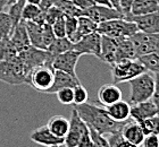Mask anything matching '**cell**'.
Instances as JSON below:
<instances>
[{
  "mask_svg": "<svg viewBox=\"0 0 159 147\" xmlns=\"http://www.w3.org/2000/svg\"><path fill=\"white\" fill-rule=\"evenodd\" d=\"M138 31L139 29L136 27L135 23L125 19V18L107 20V22L98 24V28H97V32L100 35H106L109 37H114V39L131 37Z\"/></svg>",
  "mask_w": 159,
  "mask_h": 147,
  "instance_id": "obj_5",
  "label": "cell"
},
{
  "mask_svg": "<svg viewBox=\"0 0 159 147\" xmlns=\"http://www.w3.org/2000/svg\"><path fill=\"white\" fill-rule=\"evenodd\" d=\"M30 70L25 67L20 57L11 60L0 62V80L9 85H23L26 84V78Z\"/></svg>",
  "mask_w": 159,
  "mask_h": 147,
  "instance_id": "obj_3",
  "label": "cell"
},
{
  "mask_svg": "<svg viewBox=\"0 0 159 147\" xmlns=\"http://www.w3.org/2000/svg\"><path fill=\"white\" fill-rule=\"evenodd\" d=\"M125 19L135 23L140 32L151 33V34L159 33V10L144 16H129Z\"/></svg>",
  "mask_w": 159,
  "mask_h": 147,
  "instance_id": "obj_13",
  "label": "cell"
},
{
  "mask_svg": "<svg viewBox=\"0 0 159 147\" xmlns=\"http://www.w3.org/2000/svg\"><path fill=\"white\" fill-rule=\"evenodd\" d=\"M83 15L91 18L97 24L103 23L110 19H116V18H124L123 14L119 13L118 10L113 7L103 6V5H93L92 7L84 10Z\"/></svg>",
  "mask_w": 159,
  "mask_h": 147,
  "instance_id": "obj_12",
  "label": "cell"
},
{
  "mask_svg": "<svg viewBox=\"0 0 159 147\" xmlns=\"http://www.w3.org/2000/svg\"><path fill=\"white\" fill-rule=\"evenodd\" d=\"M9 5V0H0V11L3 10L5 7H7Z\"/></svg>",
  "mask_w": 159,
  "mask_h": 147,
  "instance_id": "obj_48",
  "label": "cell"
},
{
  "mask_svg": "<svg viewBox=\"0 0 159 147\" xmlns=\"http://www.w3.org/2000/svg\"><path fill=\"white\" fill-rule=\"evenodd\" d=\"M42 13V9L39 5H32V3H25L22 13V20H35Z\"/></svg>",
  "mask_w": 159,
  "mask_h": 147,
  "instance_id": "obj_35",
  "label": "cell"
},
{
  "mask_svg": "<svg viewBox=\"0 0 159 147\" xmlns=\"http://www.w3.org/2000/svg\"><path fill=\"white\" fill-rule=\"evenodd\" d=\"M135 49L136 59L139 57L146 56L148 53L159 52V33H143L138 32L131 37Z\"/></svg>",
  "mask_w": 159,
  "mask_h": 147,
  "instance_id": "obj_7",
  "label": "cell"
},
{
  "mask_svg": "<svg viewBox=\"0 0 159 147\" xmlns=\"http://www.w3.org/2000/svg\"><path fill=\"white\" fill-rule=\"evenodd\" d=\"M97 28H98V24L94 23L91 18H89L85 15H82V16L77 17V28L75 34L73 35V39H72V42L75 43L77 42L80 39H82L83 36L88 35L90 33L97 32Z\"/></svg>",
  "mask_w": 159,
  "mask_h": 147,
  "instance_id": "obj_23",
  "label": "cell"
},
{
  "mask_svg": "<svg viewBox=\"0 0 159 147\" xmlns=\"http://www.w3.org/2000/svg\"><path fill=\"white\" fill-rule=\"evenodd\" d=\"M65 27H66V36L72 41L77 28V17L65 15Z\"/></svg>",
  "mask_w": 159,
  "mask_h": 147,
  "instance_id": "obj_40",
  "label": "cell"
},
{
  "mask_svg": "<svg viewBox=\"0 0 159 147\" xmlns=\"http://www.w3.org/2000/svg\"><path fill=\"white\" fill-rule=\"evenodd\" d=\"M52 6L57 7L64 15L67 16L80 17L83 15V10L75 6L72 0H52Z\"/></svg>",
  "mask_w": 159,
  "mask_h": 147,
  "instance_id": "obj_28",
  "label": "cell"
},
{
  "mask_svg": "<svg viewBox=\"0 0 159 147\" xmlns=\"http://www.w3.org/2000/svg\"><path fill=\"white\" fill-rule=\"evenodd\" d=\"M81 84L80 79L72 77L70 75L66 74L60 70L55 69V77H53V83L51 87L46 92V94H56L57 92L65 87H75L76 85Z\"/></svg>",
  "mask_w": 159,
  "mask_h": 147,
  "instance_id": "obj_18",
  "label": "cell"
},
{
  "mask_svg": "<svg viewBox=\"0 0 159 147\" xmlns=\"http://www.w3.org/2000/svg\"><path fill=\"white\" fill-rule=\"evenodd\" d=\"M156 1H157V2H158V5H159V0H156Z\"/></svg>",
  "mask_w": 159,
  "mask_h": 147,
  "instance_id": "obj_51",
  "label": "cell"
},
{
  "mask_svg": "<svg viewBox=\"0 0 159 147\" xmlns=\"http://www.w3.org/2000/svg\"><path fill=\"white\" fill-rule=\"evenodd\" d=\"M105 109L109 117L115 121L123 122L131 118V104L123 100L114 103V104L108 105V106H105Z\"/></svg>",
  "mask_w": 159,
  "mask_h": 147,
  "instance_id": "obj_20",
  "label": "cell"
},
{
  "mask_svg": "<svg viewBox=\"0 0 159 147\" xmlns=\"http://www.w3.org/2000/svg\"><path fill=\"white\" fill-rule=\"evenodd\" d=\"M127 83H129L131 86L129 104L141 103L152 97L155 89V77L148 71L136 76L135 78L131 79Z\"/></svg>",
  "mask_w": 159,
  "mask_h": 147,
  "instance_id": "obj_4",
  "label": "cell"
},
{
  "mask_svg": "<svg viewBox=\"0 0 159 147\" xmlns=\"http://www.w3.org/2000/svg\"><path fill=\"white\" fill-rule=\"evenodd\" d=\"M9 39H10V41L13 42V44L15 45V48L17 49L18 52L23 51V50H25L26 48H29V46L31 45L30 39H29V35H27V31H26V27H25L24 20H20V23L14 27Z\"/></svg>",
  "mask_w": 159,
  "mask_h": 147,
  "instance_id": "obj_19",
  "label": "cell"
},
{
  "mask_svg": "<svg viewBox=\"0 0 159 147\" xmlns=\"http://www.w3.org/2000/svg\"><path fill=\"white\" fill-rule=\"evenodd\" d=\"M158 10L159 5L156 0H134L129 16H144L148 14L156 13Z\"/></svg>",
  "mask_w": 159,
  "mask_h": 147,
  "instance_id": "obj_22",
  "label": "cell"
},
{
  "mask_svg": "<svg viewBox=\"0 0 159 147\" xmlns=\"http://www.w3.org/2000/svg\"><path fill=\"white\" fill-rule=\"evenodd\" d=\"M134 0H118L119 2V9H120V13L123 14L124 18L129 15V11H131V6Z\"/></svg>",
  "mask_w": 159,
  "mask_h": 147,
  "instance_id": "obj_44",
  "label": "cell"
},
{
  "mask_svg": "<svg viewBox=\"0 0 159 147\" xmlns=\"http://www.w3.org/2000/svg\"><path fill=\"white\" fill-rule=\"evenodd\" d=\"M148 71L144 66L138 59H124L110 65V74L113 78V84L129 82L136 76Z\"/></svg>",
  "mask_w": 159,
  "mask_h": 147,
  "instance_id": "obj_2",
  "label": "cell"
},
{
  "mask_svg": "<svg viewBox=\"0 0 159 147\" xmlns=\"http://www.w3.org/2000/svg\"><path fill=\"white\" fill-rule=\"evenodd\" d=\"M73 109L90 129L97 131L102 136L122 131L126 122V121L123 122L115 121L107 113L106 109L102 106H98L94 103L85 102L83 104L74 105Z\"/></svg>",
  "mask_w": 159,
  "mask_h": 147,
  "instance_id": "obj_1",
  "label": "cell"
},
{
  "mask_svg": "<svg viewBox=\"0 0 159 147\" xmlns=\"http://www.w3.org/2000/svg\"><path fill=\"white\" fill-rule=\"evenodd\" d=\"M117 39L109 37L106 35H101V52H100L99 60L109 65L115 63L116 57Z\"/></svg>",
  "mask_w": 159,
  "mask_h": 147,
  "instance_id": "obj_21",
  "label": "cell"
},
{
  "mask_svg": "<svg viewBox=\"0 0 159 147\" xmlns=\"http://www.w3.org/2000/svg\"><path fill=\"white\" fill-rule=\"evenodd\" d=\"M122 135L126 141H129L131 144L135 145V146H141L143 139H144V136H146L143 134L140 124L135 120H133L132 118L126 120L125 124L122 129Z\"/></svg>",
  "mask_w": 159,
  "mask_h": 147,
  "instance_id": "obj_16",
  "label": "cell"
},
{
  "mask_svg": "<svg viewBox=\"0 0 159 147\" xmlns=\"http://www.w3.org/2000/svg\"><path fill=\"white\" fill-rule=\"evenodd\" d=\"M56 37H65L66 36V27H65V15H60L55 23L51 25Z\"/></svg>",
  "mask_w": 159,
  "mask_h": 147,
  "instance_id": "obj_39",
  "label": "cell"
},
{
  "mask_svg": "<svg viewBox=\"0 0 159 147\" xmlns=\"http://www.w3.org/2000/svg\"><path fill=\"white\" fill-rule=\"evenodd\" d=\"M98 100L103 106H108L122 100V91L116 84L102 85L98 91Z\"/></svg>",
  "mask_w": 159,
  "mask_h": 147,
  "instance_id": "obj_17",
  "label": "cell"
},
{
  "mask_svg": "<svg viewBox=\"0 0 159 147\" xmlns=\"http://www.w3.org/2000/svg\"><path fill=\"white\" fill-rule=\"evenodd\" d=\"M55 77V69L51 65H43L31 69L26 78V84L31 85L35 91L44 93L51 87Z\"/></svg>",
  "mask_w": 159,
  "mask_h": 147,
  "instance_id": "obj_6",
  "label": "cell"
},
{
  "mask_svg": "<svg viewBox=\"0 0 159 147\" xmlns=\"http://www.w3.org/2000/svg\"><path fill=\"white\" fill-rule=\"evenodd\" d=\"M142 129L143 134L146 135H158L159 134V115L148 118L146 120L138 122Z\"/></svg>",
  "mask_w": 159,
  "mask_h": 147,
  "instance_id": "obj_31",
  "label": "cell"
},
{
  "mask_svg": "<svg viewBox=\"0 0 159 147\" xmlns=\"http://www.w3.org/2000/svg\"><path fill=\"white\" fill-rule=\"evenodd\" d=\"M88 129L85 122L80 118L75 110H72V115L70 119V128L67 131V135L64 139V145L66 147H76L80 138L82 134Z\"/></svg>",
  "mask_w": 159,
  "mask_h": 147,
  "instance_id": "obj_11",
  "label": "cell"
},
{
  "mask_svg": "<svg viewBox=\"0 0 159 147\" xmlns=\"http://www.w3.org/2000/svg\"><path fill=\"white\" fill-rule=\"evenodd\" d=\"M30 139L35 144L42 145L44 147L50 146H61L64 145L63 138H58L49 130V128L46 126L37 128L30 135Z\"/></svg>",
  "mask_w": 159,
  "mask_h": 147,
  "instance_id": "obj_14",
  "label": "cell"
},
{
  "mask_svg": "<svg viewBox=\"0 0 159 147\" xmlns=\"http://www.w3.org/2000/svg\"><path fill=\"white\" fill-rule=\"evenodd\" d=\"M26 3V0H17L15 2L9 5V10H8V15L10 16L13 20L14 27L22 20V13H23L24 6Z\"/></svg>",
  "mask_w": 159,
  "mask_h": 147,
  "instance_id": "obj_33",
  "label": "cell"
},
{
  "mask_svg": "<svg viewBox=\"0 0 159 147\" xmlns=\"http://www.w3.org/2000/svg\"><path fill=\"white\" fill-rule=\"evenodd\" d=\"M60 15H63V13L60 11L57 7L55 6H51L50 8L44 11V17H46V23L50 24V25H52L55 23V20L60 16Z\"/></svg>",
  "mask_w": 159,
  "mask_h": 147,
  "instance_id": "obj_41",
  "label": "cell"
},
{
  "mask_svg": "<svg viewBox=\"0 0 159 147\" xmlns=\"http://www.w3.org/2000/svg\"><path fill=\"white\" fill-rule=\"evenodd\" d=\"M58 101L64 105H70L74 102V91L73 87L61 88L56 93Z\"/></svg>",
  "mask_w": 159,
  "mask_h": 147,
  "instance_id": "obj_36",
  "label": "cell"
},
{
  "mask_svg": "<svg viewBox=\"0 0 159 147\" xmlns=\"http://www.w3.org/2000/svg\"><path fill=\"white\" fill-rule=\"evenodd\" d=\"M18 57L29 70L43 65H51L53 57L47 50L39 49L30 45L25 50L18 52Z\"/></svg>",
  "mask_w": 159,
  "mask_h": 147,
  "instance_id": "obj_8",
  "label": "cell"
},
{
  "mask_svg": "<svg viewBox=\"0 0 159 147\" xmlns=\"http://www.w3.org/2000/svg\"><path fill=\"white\" fill-rule=\"evenodd\" d=\"M72 1L75 3V6H77L83 11L86 10L88 8H90V7H92L93 5H96L93 2V0H72Z\"/></svg>",
  "mask_w": 159,
  "mask_h": 147,
  "instance_id": "obj_46",
  "label": "cell"
},
{
  "mask_svg": "<svg viewBox=\"0 0 159 147\" xmlns=\"http://www.w3.org/2000/svg\"><path fill=\"white\" fill-rule=\"evenodd\" d=\"M138 60L144 66V68L148 71L155 72L159 75V52L148 53L146 56L139 57Z\"/></svg>",
  "mask_w": 159,
  "mask_h": 147,
  "instance_id": "obj_30",
  "label": "cell"
},
{
  "mask_svg": "<svg viewBox=\"0 0 159 147\" xmlns=\"http://www.w3.org/2000/svg\"><path fill=\"white\" fill-rule=\"evenodd\" d=\"M18 56V51L10 39H0V62L11 60Z\"/></svg>",
  "mask_w": 159,
  "mask_h": 147,
  "instance_id": "obj_29",
  "label": "cell"
},
{
  "mask_svg": "<svg viewBox=\"0 0 159 147\" xmlns=\"http://www.w3.org/2000/svg\"><path fill=\"white\" fill-rule=\"evenodd\" d=\"M141 146L142 147H159L157 135H147V136H144V139H143Z\"/></svg>",
  "mask_w": 159,
  "mask_h": 147,
  "instance_id": "obj_43",
  "label": "cell"
},
{
  "mask_svg": "<svg viewBox=\"0 0 159 147\" xmlns=\"http://www.w3.org/2000/svg\"><path fill=\"white\" fill-rule=\"evenodd\" d=\"M93 2L96 3V5H103V6L111 7L109 0H93Z\"/></svg>",
  "mask_w": 159,
  "mask_h": 147,
  "instance_id": "obj_47",
  "label": "cell"
},
{
  "mask_svg": "<svg viewBox=\"0 0 159 147\" xmlns=\"http://www.w3.org/2000/svg\"><path fill=\"white\" fill-rule=\"evenodd\" d=\"M157 115H159V109L150 100L136 104H131V118L136 122H141Z\"/></svg>",
  "mask_w": 159,
  "mask_h": 147,
  "instance_id": "obj_15",
  "label": "cell"
},
{
  "mask_svg": "<svg viewBox=\"0 0 159 147\" xmlns=\"http://www.w3.org/2000/svg\"><path fill=\"white\" fill-rule=\"evenodd\" d=\"M73 50L82 56L90 54L99 59L101 52V35L98 32H93L83 36L82 39L74 43Z\"/></svg>",
  "mask_w": 159,
  "mask_h": 147,
  "instance_id": "obj_10",
  "label": "cell"
},
{
  "mask_svg": "<svg viewBox=\"0 0 159 147\" xmlns=\"http://www.w3.org/2000/svg\"><path fill=\"white\" fill-rule=\"evenodd\" d=\"M157 137H158V143H159V134L157 135Z\"/></svg>",
  "mask_w": 159,
  "mask_h": 147,
  "instance_id": "obj_49",
  "label": "cell"
},
{
  "mask_svg": "<svg viewBox=\"0 0 159 147\" xmlns=\"http://www.w3.org/2000/svg\"><path fill=\"white\" fill-rule=\"evenodd\" d=\"M105 137H106L107 143H108V146L109 147H139L126 141L124 136L122 135V131L107 135Z\"/></svg>",
  "mask_w": 159,
  "mask_h": 147,
  "instance_id": "obj_34",
  "label": "cell"
},
{
  "mask_svg": "<svg viewBox=\"0 0 159 147\" xmlns=\"http://www.w3.org/2000/svg\"><path fill=\"white\" fill-rule=\"evenodd\" d=\"M56 39L55 33H53L52 26L48 23L43 24V32H42V46L43 50H47L49 45L52 43L53 40Z\"/></svg>",
  "mask_w": 159,
  "mask_h": 147,
  "instance_id": "obj_37",
  "label": "cell"
},
{
  "mask_svg": "<svg viewBox=\"0 0 159 147\" xmlns=\"http://www.w3.org/2000/svg\"><path fill=\"white\" fill-rule=\"evenodd\" d=\"M74 91V105H79V104H83L88 102V97H89V94H88V91L84 86H82L81 84L76 85L73 88Z\"/></svg>",
  "mask_w": 159,
  "mask_h": 147,
  "instance_id": "obj_38",
  "label": "cell"
},
{
  "mask_svg": "<svg viewBox=\"0 0 159 147\" xmlns=\"http://www.w3.org/2000/svg\"><path fill=\"white\" fill-rule=\"evenodd\" d=\"M90 132H91V136H92L93 139V147H109L105 136L98 134L97 131L92 130V129H90Z\"/></svg>",
  "mask_w": 159,
  "mask_h": 147,
  "instance_id": "obj_42",
  "label": "cell"
},
{
  "mask_svg": "<svg viewBox=\"0 0 159 147\" xmlns=\"http://www.w3.org/2000/svg\"><path fill=\"white\" fill-rule=\"evenodd\" d=\"M73 45L74 43L67 36H65V37H56L52 41V43L49 45V48L47 49V51L52 57H55L57 54L64 53L66 52V51H70V50H73Z\"/></svg>",
  "mask_w": 159,
  "mask_h": 147,
  "instance_id": "obj_27",
  "label": "cell"
},
{
  "mask_svg": "<svg viewBox=\"0 0 159 147\" xmlns=\"http://www.w3.org/2000/svg\"><path fill=\"white\" fill-rule=\"evenodd\" d=\"M47 127L49 128V130L56 137L65 139L68 128H70V120L65 117H61V115H55L48 121Z\"/></svg>",
  "mask_w": 159,
  "mask_h": 147,
  "instance_id": "obj_25",
  "label": "cell"
},
{
  "mask_svg": "<svg viewBox=\"0 0 159 147\" xmlns=\"http://www.w3.org/2000/svg\"><path fill=\"white\" fill-rule=\"evenodd\" d=\"M25 27L27 31V35L30 39L31 45L43 49L42 46V32H43V25L38 24L33 20H24Z\"/></svg>",
  "mask_w": 159,
  "mask_h": 147,
  "instance_id": "obj_26",
  "label": "cell"
},
{
  "mask_svg": "<svg viewBox=\"0 0 159 147\" xmlns=\"http://www.w3.org/2000/svg\"><path fill=\"white\" fill-rule=\"evenodd\" d=\"M124 59H136L135 49H134L133 42L131 41L129 37H120V39H117L115 62L124 60Z\"/></svg>",
  "mask_w": 159,
  "mask_h": 147,
  "instance_id": "obj_24",
  "label": "cell"
},
{
  "mask_svg": "<svg viewBox=\"0 0 159 147\" xmlns=\"http://www.w3.org/2000/svg\"><path fill=\"white\" fill-rule=\"evenodd\" d=\"M50 147H59V146H50Z\"/></svg>",
  "mask_w": 159,
  "mask_h": 147,
  "instance_id": "obj_50",
  "label": "cell"
},
{
  "mask_svg": "<svg viewBox=\"0 0 159 147\" xmlns=\"http://www.w3.org/2000/svg\"><path fill=\"white\" fill-rule=\"evenodd\" d=\"M81 57H82V54H80L79 52L74 51V50H70V51H66V52L53 57L51 66L53 69L66 72L74 78L79 79L76 75V65Z\"/></svg>",
  "mask_w": 159,
  "mask_h": 147,
  "instance_id": "obj_9",
  "label": "cell"
},
{
  "mask_svg": "<svg viewBox=\"0 0 159 147\" xmlns=\"http://www.w3.org/2000/svg\"><path fill=\"white\" fill-rule=\"evenodd\" d=\"M152 102L156 104V106L159 109V75L156 74L155 76V89L152 94Z\"/></svg>",
  "mask_w": 159,
  "mask_h": 147,
  "instance_id": "obj_45",
  "label": "cell"
},
{
  "mask_svg": "<svg viewBox=\"0 0 159 147\" xmlns=\"http://www.w3.org/2000/svg\"><path fill=\"white\" fill-rule=\"evenodd\" d=\"M14 29L13 20L8 13L0 11V39H8Z\"/></svg>",
  "mask_w": 159,
  "mask_h": 147,
  "instance_id": "obj_32",
  "label": "cell"
}]
</instances>
